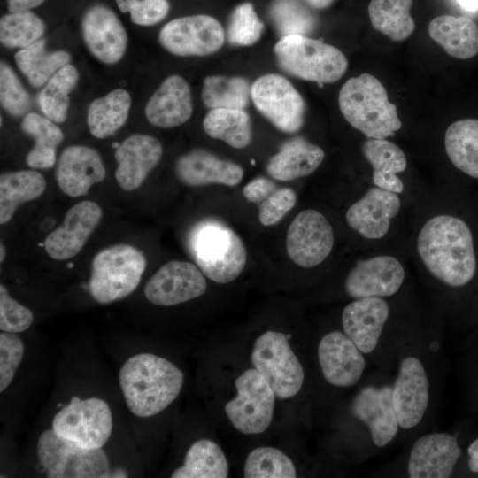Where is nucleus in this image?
<instances>
[{"label": "nucleus", "instance_id": "f257e3e1", "mask_svg": "<svg viewBox=\"0 0 478 478\" xmlns=\"http://www.w3.org/2000/svg\"><path fill=\"white\" fill-rule=\"evenodd\" d=\"M413 246L424 273L438 284L460 288L476 273L474 236L458 216L439 209L426 213L417 225Z\"/></svg>", "mask_w": 478, "mask_h": 478}, {"label": "nucleus", "instance_id": "f03ea898", "mask_svg": "<svg viewBox=\"0 0 478 478\" xmlns=\"http://www.w3.org/2000/svg\"><path fill=\"white\" fill-rule=\"evenodd\" d=\"M184 375L168 359L151 353L129 358L119 373V382L128 410L135 416H154L179 396Z\"/></svg>", "mask_w": 478, "mask_h": 478}, {"label": "nucleus", "instance_id": "7ed1b4c3", "mask_svg": "<svg viewBox=\"0 0 478 478\" xmlns=\"http://www.w3.org/2000/svg\"><path fill=\"white\" fill-rule=\"evenodd\" d=\"M338 102L344 119L366 138L386 139L402 127L397 106L370 73L350 78L340 90Z\"/></svg>", "mask_w": 478, "mask_h": 478}, {"label": "nucleus", "instance_id": "20e7f679", "mask_svg": "<svg viewBox=\"0 0 478 478\" xmlns=\"http://www.w3.org/2000/svg\"><path fill=\"white\" fill-rule=\"evenodd\" d=\"M189 255L203 274L217 283L236 279L246 264V249L242 239L218 220H204L187 236Z\"/></svg>", "mask_w": 478, "mask_h": 478}, {"label": "nucleus", "instance_id": "39448f33", "mask_svg": "<svg viewBox=\"0 0 478 478\" xmlns=\"http://www.w3.org/2000/svg\"><path fill=\"white\" fill-rule=\"evenodd\" d=\"M274 53L285 72L320 86L341 79L348 67L340 50L301 35L282 36L274 46Z\"/></svg>", "mask_w": 478, "mask_h": 478}, {"label": "nucleus", "instance_id": "423d86ee", "mask_svg": "<svg viewBox=\"0 0 478 478\" xmlns=\"http://www.w3.org/2000/svg\"><path fill=\"white\" fill-rule=\"evenodd\" d=\"M146 267L143 252L128 244L104 249L94 258L89 290L95 301L109 304L131 294Z\"/></svg>", "mask_w": 478, "mask_h": 478}, {"label": "nucleus", "instance_id": "0eeeda50", "mask_svg": "<svg viewBox=\"0 0 478 478\" xmlns=\"http://www.w3.org/2000/svg\"><path fill=\"white\" fill-rule=\"evenodd\" d=\"M37 456L49 478L111 477L110 461L102 448L82 447L60 436L53 429L40 435Z\"/></svg>", "mask_w": 478, "mask_h": 478}, {"label": "nucleus", "instance_id": "6e6552de", "mask_svg": "<svg viewBox=\"0 0 478 478\" xmlns=\"http://www.w3.org/2000/svg\"><path fill=\"white\" fill-rule=\"evenodd\" d=\"M290 337L266 331L255 341L251 356L254 368L281 399L296 396L305 379L303 366L289 343Z\"/></svg>", "mask_w": 478, "mask_h": 478}, {"label": "nucleus", "instance_id": "1a4fd4ad", "mask_svg": "<svg viewBox=\"0 0 478 478\" xmlns=\"http://www.w3.org/2000/svg\"><path fill=\"white\" fill-rule=\"evenodd\" d=\"M52 429L82 447L102 448L112 434V412L101 398L73 397L54 415Z\"/></svg>", "mask_w": 478, "mask_h": 478}, {"label": "nucleus", "instance_id": "9d476101", "mask_svg": "<svg viewBox=\"0 0 478 478\" xmlns=\"http://www.w3.org/2000/svg\"><path fill=\"white\" fill-rule=\"evenodd\" d=\"M236 396L225 405V412L236 430L260 434L272 422L275 394L255 369L245 370L235 382Z\"/></svg>", "mask_w": 478, "mask_h": 478}, {"label": "nucleus", "instance_id": "9b49d317", "mask_svg": "<svg viewBox=\"0 0 478 478\" xmlns=\"http://www.w3.org/2000/svg\"><path fill=\"white\" fill-rule=\"evenodd\" d=\"M405 277V266L396 255L372 254L354 263L344 280V290L352 299L387 298L401 289Z\"/></svg>", "mask_w": 478, "mask_h": 478}, {"label": "nucleus", "instance_id": "f8f14e48", "mask_svg": "<svg viewBox=\"0 0 478 478\" xmlns=\"http://www.w3.org/2000/svg\"><path fill=\"white\" fill-rule=\"evenodd\" d=\"M251 96L258 112L278 129L294 133L303 126L304 100L284 77L274 73L260 76L251 88Z\"/></svg>", "mask_w": 478, "mask_h": 478}, {"label": "nucleus", "instance_id": "ddd939ff", "mask_svg": "<svg viewBox=\"0 0 478 478\" xmlns=\"http://www.w3.org/2000/svg\"><path fill=\"white\" fill-rule=\"evenodd\" d=\"M332 225L320 211L305 209L292 220L287 232L286 249L298 266L312 268L320 265L333 251Z\"/></svg>", "mask_w": 478, "mask_h": 478}, {"label": "nucleus", "instance_id": "4468645a", "mask_svg": "<svg viewBox=\"0 0 478 478\" xmlns=\"http://www.w3.org/2000/svg\"><path fill=\"white\" fill-rule=\"evenodd\" d=\"M158 39L173 55L208 56L222 47L225 33L213 17L199 14L171 20L161 28Z\"/></svg>", "mask_w": 478, "mask_h": 478}, {"label": "nucleus", "instance_id": "2eb2a0df", "mask_svg": "<svg viewBox=\"0 0 478 478\" xmlns=\"http://www.w3.org/2000/svg\"><path fill=\"white\" fill-rule=\"evenodd\" d=\"M402 207L401 195L373 185L348 207L345 221L366 241H380L389 234Z\"/></svg>", "mask_w": 478, "mask_h": 478}, {"label": "nucleus", "instance_id": "dca6fc26", "mask_svg": "<svg viewBox=\"0 0 478 478\" xmlns=\"http://www.w3.org/2000/svg\"><path fill=\"white\" fill-rule=\"evenodd\" d=\"M392 386V400L399 427L409 430L423 420L430 399V382L421 359L404 357Z\"/></svg>", "mask_w": 478, "mask_h": 478}, {"label": "nucleus", "instance_id": "f3484780", "mask_svg": "<svg viewBox=\"0 0 478 478\" xmlns=\"http://www.w3.org/2000/svg\"><path fill=\"white\" fill-rule=\"evenodd\" d=\"M207 289L197 266L173 260L163 265L144 287L145 297L153 305L171 306L202 296Z\"/></svg>", "mask_w": 478, "mask_h": 478}, {"label": "nucleus", "instance_id": "a211bd4d", "mask_svg": "<svg viewBox=\"0 0 478 478\" xmlns=\"http://www.w3.org/2000/svg\"><path fill=\"white\" fill-rule=\"evenodd\" d=\"M365 354L343 332L327 333L318 345V359L324 379L339 388L354 386L366 366Z\"/></svg>", "mask_w": 478, "mask_h": 478}, {"label": "nucleus", "instance_id": "6ab92c4d", "mask_svg": "<svg viewBox=\"0 0 478 478\" xmlns=\"http://www.w3.org/2000/svg\"><path fill=\"white\" fill-rule=\"evenodd\" d=\"M103 217L100 206L92 201H81L66 213L62 224L44 241L46 253L55 260H66L77 255Z\"/></svg>", "mask_w": 478, "mask_h": 478}, {"label": "nucleus", "instance_id": "aec40b11", "mask_svg": "<svg viewBox=\"0 0 478 478\" xmlns=\"http://www.w3.org/2000/svg\"><path fill=\"white\" fill-rule=\"evenodd\" d=\"M462 454L457 439L445 432L425 434L413 443L408 461L411 478H448Z\"/></svg>", "mask_w": 478, "mask_h": 478}, {"label": "nucleus", "instance_id": "412c9836", "mask_svg": "<svg viewBox=\"0 0 478 478\" xmlns=\"http://www.w3.org/2000/svg\"><path fill=\"white\" fill-rule=\"evenodd\" d=\"M351 412L368 427L376 447L388 445L397 436L400 427L393 405L391 385H368L361 389L352 400Z\"/></svg>", "mask_w": 478, "mask_h": 478}, {"label": "nucleus", "instance_id": "4be33fe9", "mask_svg": "<svg viewBox=\"0 0 478 478\" xmlns=\"http://www.w3.org/2000/svg\"><path fill=\"white\" fill-rule=\"evenodd\" d=\"M81 33L84 42L99 61L119 62L127 46V35L117 15L101 4L90 7L83 15Z\"/></svg>", "mask_w": 478, "mask_h": 478}, {"label": "nucleus", "instance_id": "5701e85b", "mask_svg": "<svg viewBox=\"0 0 478 478\" xmlns=\"http://www.w3.org/2000/svg\"><path fill=\"white\" fill-rule=\"evenodd\" d=\"M390 316V305L384 297L353 299L342 312L343 331L365 354L378 346Z\"/></svg>", "mask_w": 478, "mask_h": 478}, {"label": "nucleus", "instance_id": "b1692460", "mask_svg": "<svg viewBox=\"0 0 478 478\" xmlns=\"http://www.w3.org/2000/svg\"><path fill=\"white\" fill-rule=\"evenodd\" d=\"M55 174L59 189L69 197H78L86 195L92 185L104 181L106 172L96 150L72 145L60 154Z\"/></svg>", "mask_w": 478, "mask_h": 478}, {"label": "nucleus", "instance_id": "393cba45", "mask_svg": "<svg viewBox=\"0 0 478 478\" xmlns=\"http://www.w3.org/2000/svg\"><path fill=\"white\" fill-rule=\"evenodd\" d=\"M162 153L160 142L153 136L136 134L126 138L115 151V179L119 186L126 191L137 189L159 162Z\"/></svg>", "mask_w": 478, "mask_h": 478}, {"label": "nucleus", "instance_id": "a878e982", "mask_svg": "<svg viewBox=\"0 0 478 478\" xmlns=\"http://www.w3.org/2000/svg\"><path fill=\"white\" fill-rule=\"evenodd\" d=\"M178 179L185 185L199 187L209 184L237 185L243 177L241 166L201 149L180 157L174 166Z\"/></svg>", "mask_w": 478, "mask_h": 478}, {"label": "nucleus", "instance_id": "bb28decb", "mask_svg": "<svg viewBox=\"0 0 478 478\" xmlns=\"http://www.w3.org/2000/svg\"><path fill=\"white\" fill-rule=\"evenodd\" d=\"M148 121L158 127H178L189 120L193 104L189 86L180 75L167 77L145 106Z\"/></svg>", "mask_w": 478, "mask_h": 478}, {"label": "nucleus", "instance_id": "cd10ccee", "mask_svg": "<svg viewBox=\"0 0 478 478\" xmlns=\"http://www.w3.org/2000/svg\"><path fill=\"white\" fill-rule=\"evenodd\" d=\"M362 153L372 167L373 185L402 196L405 187L398 174L407 168L403 150L387 138H367Z\"/></svg>", "mask_w": 478, "mask_h": 478}, {"label": "nucleus", "instance_id": "c85d7f7f", "mask_svg": "<svg viewBox=\"0 0 478 478\" xmlns=\"http://www.w3.org/2000/svg\"><path fill=\"white\" fill-rule=\"evenodd\" d=\"M324 150L303 137L284 143L267 166V173L277 181H292L313 173L323 162Z\"/></svg>", "mask_w": 478, "mask_h": 478}, {"label": "nucleus", "instance_id": "c756f323", "mask_svg": "<svg viewBox=\"0 0 478 478\" xmlns=\"http://www.w3.org/2000/svg\"><path fill=\"white\" fill-rule=\"evenodd\" d=\"M430 37L449 55L467 59L478 53V26L471 19L441 15L428 25Z\"/></svg>", "mask_w": 478, "mask_h": 478}, {"label": "nucleus", "instance_id": "7c9ffc66", "mask_svg": "<svg viewBox=\"0 0 478 478\" xmlns=\"http://www.w3.org/2000/svg\"><path fill=\"white\" fill-rule=\"evenodd\" d=\"M444 149L457 169L478 179V120L463 119L451 123L444 134Z\"/></svg>", "mask_w": 478, "mask_h": 478}, {"label": "nucleus", "instance_id": "2f4dec72", "mask_svg": "<svg viewBox=\"0 0 478 478\" xmlns=\"http://www.w3.org/2000/svg\"><path fill=\"white\" fill-rule=\"evenodd\" d=\"M46 181L38 172L21 170L0 176V223L9 222L18 207L39 197L45 190Z\"/></svg>", "mask_w": 478, "mask_h": 478}, {"label": "nucleus", "instance_id": "473e14b6", "mask_svg": "<svg viewBox=\"0 0 478 478\" xmlns=\"http://www.w3.org/2000/svg\"><path fill=\"white\" fill-rule=\"evenodd\" d=\"M130 106V95L122 89H116L95 99L87 113V124L91 135L99 139L113 135L126 123Z\"/></svg>", "mask_w": 478, "mask_h": 478}, {"label": "nucleus", "instance_id": "72a5a7b5", "mask_svg": "<svg viewBox=\"0 0 478 478\" xmlns=\"http://www.w3.org/2000/svg\"><path fill=\"white\" fill-rule=\"evenodd\" d=\"M21 127L35 139V145L26 157L27 165L32 168H51L56 162L57 148L64 139L60 127L35 112L24 117Z\"/></svg>", "mask_w": 478, "mask_h": 478}, {"label": "nucleus", "instance_id": "f704fd0d", "mask_svg": "<svg viewBox=\"0 0 478 478\" xmlns=\"http://www.w3.org/2000/svg\"><path fill=\"white\" fill-rule=\"evenodd\" d=\"M46 41L39 39L15 54V62L29 83L39 88L63 66L68 65L70 55L65 50L48 51Z\"/></svg>", "mask_w": 478, "mask_h": 478}, {"label": "nucleus", "instance_id": "c9c22d12", "mask_svg": "<svg viewBox=\"0 0 478 478\" xmlns=\"http://www.w3.org/2000/svg\"><path fill=\"white\" fill-rule=\"evenodd\" d=\"M228 465L224 452L213 441L201 439L188 450L183 465L175 469L173 478H226Z\"/></svg>", "mask_w": 478, "mask_h": 478}, {"label": "nucleus", "instance_id": "e433bc0d", "mask_svg": "<svg viewBox=\"0 0 478 478\" xmlns=\"http://www.w3.org/2000/svg\"><path fill=\"white\" fill-rule=\"evenodd\" d=\"M413 0H371L368 14L374 29L396 42L404 41L414 31L410 13Z\"/></svg>", "mask_w": 478, "mask_h": 478}, {"label": "nucleus", "instance_id": "4c0bfd02", "mask_svg": "<svg viewBox=\"0 0 478 478\" xmlns=\"http://www.w3.org/2000/svg\"><path fill=\"white\" fill-rule=\"evenodd\" d=\"M204 132L233 148L243 149L251 141L250 116L240 109H212L203 121Z\"/></svg>", "mask_w": 478, "mask_h": 478}, {"label": "nucleus", "instance_id": "58836bf2", "mask_svg": "<svg viewBox=\"0 0 478 478\" xmlns=\"http://www.w3.org/2000/svg\"><path fill=\"white\" fill-rule=\"evenodd\" d=\"M251 88L242 77L210 75L204 81L201 97L210 109L243 110L249 104Z\"/></svg>", "mask_w": 478, "mask_h": 478}, {"label": "nucleus", "instance_id": "ea45409f", "mask_svg": "<svg viewBox=\"0 0 478 478\" xmlns=\"http://www.w3.org/2000/svg\"><path fill=\"white\" fill-rule=\"evenodd\" d=\"M78 79L77 69L69 64L50 79L38 97L39 105L47 118L56 123L66 120L70 104L68 95L74 89Z\"/></svg>", "mask_w": 478, "mask_h": 478}, {"label": "nucleus", "instance_id": "a19ab883", "mask_svg": "<svg viewBox=\"0 0 478 478\" xmlns=\"http://www.w3.org/2000/svg\"><path fill=\"white\" fill-rule=\"evenodd\" d=\"M44 23L29 11L10 12L0 19V41L8 48L25 49L42 35Z\"/></svg>", "mask_w": 478, "mask_h": 478}, {"label": "nucleus", "instance_id": "79ce46f5", "mask_svg": "<svg viewBox=\"0 0 478 478\" xmlns=\"http://www.w3.org/2000/svg\"><path fill=\"white\" fill-rule=\"evenodd\" d=\"M243 475L246 478H294L297 471L284 452L274 447L262 446L247 456Z\"/></svg>", "mask_w": 478, "mask_h": 478}, {"label": "nucleus", "instance_id": "37998d69", "mask_svg": "<svg viewBox=\"0 0 478 478\" xmlns=\"http://www.w3.org/2000/svg\"><path fill=\"white\" fill-rule=\"evenodd\" d=\"M270 13L282 36L305 35L314 27L312 15L296 0H275L271 6Z\"/></svg>", "mask_w": 478, "mask_h": 478}, {"label": "nucleus", "instance_id": "c03bdc74", "mask_svg": "<svg viewBox=\"0 0 478 478\" xmlns=\"http://www.w3.org/2000/svg\"><path fill=\"white\" fill-rule=\"evenodd\" d=\"M263 27L252 4H242L231 14L227 27V41L237 46L252 45L260 38Z\"/></svg>", "mask_w": 478, "mask_h": 478}, {"label": "nucleus", "instance_id": "a18cd8bd", "mask_svg": "<svg viewBox=\"0 0 478 478\" xmlns=\"http://www.w3.org/2000/svg\"><path fill=\"white\" fill-rule=\"evenodd\" d=\"M0 101L4 110L19 116L30 107V96L12 69L4 62L0 64Z\"/></svg>", "mask_w": 478, "mask_h": 478}, {"label": "nucleus", "instance_id": "49530a36", "mask_svg": "<svg viewBox=\"0 0 478 478\" xmlns=\"http://www.w3.org/2000/svg\"><path fill=\"white\" fill-rule=\"evenodd\" d=\"M25 351L24 343L16 333L0 334V392L12 383Z\"/></svg>", "mask_w": 478, "mask_h": 478}, {"label": "nucleus", "instance_id": "de8ad7c7", "mask_svg": "<svg viewBox=\"0 0 478 478\" xmlns=\"http://www.w3.org/2000/svg\"><path fill=\"white\" fill-rule=\"evenodd\" d=\"M30 309L14 300L6 288L0 285V329L4 332L20 333L33 323Z\"/></svg>", "mask_w": 478, "mask_h": 478}, {"label": "nucleus", "instance_id": "09e8293b", "mask_svg": "<svg viewBox=\"0 0 478 478\" xmlns=\"http://www.w3.org/2000/svg\"><path fill=\"white\" fill-rule=\"evenodd\" d=\"M122 12H129L132 22L140 26L158 23L167 15V0H116Z\"/></svg>", "mask_w": 478, "mask_h": 478}, {"label": "nucleus", "instance_id": "8fccbe9b", "mask_svg": "<svg viewBox=\"0 0 478 478\" xmlns=\"http://www.w3.org/2000/svg\"><path fill=\"white\" fill-rule=\"evenodd\" d=\"M297 195L289 188L277 189L259 204L258 220L263 226L277 224L296 204Z\"/></svg>", "mask_w": 478, "mask_h": 478}, {"label": "nucleus", "instance_id": "3c124183", "mask_svg": "<svg viewBox=\"0 0 478 478\" xmlns=\"http://www.w3.org/2000/svg\"><path fill=\"white\" fill-rule=\"evenodd\" d=\"M276 189L277 187L272 181L258 177L244 186L243 194L249 202L260 204Z\"/></svg>", "mask_w": 478, "mask_h": 478}, {"label": "nucleus", "instance_id": "603ef678", "mask_svg": "<svg viewBox=\"0 0 478 478\" xmlns=\"http://www.w3.org/2000/svg\"><path fill=\"white\" fill-rule=\"evenodd\" d=\"M44 0H8L10 12L29 11L40 5Z\"/></svg>", "mask_w": 478, "mask_h": 478}, {"label": "nucleus", "instance_id": "864d4df0", "mask_svg": "<svg viewBox=\"0 0 478 478\" xmlns=\"http://www.w3.org/2000/svg\"><path fill=\"white\" fill-rule=\"evenodd\" d=\"M469 456L468 467L474 473H478V438L475 439L467 448Z\"/></svg>", "mask_w": 478, "mask_h": 478}, {"label": "nucleus", "instance_id": "5fc2aeb1", "mask_svg": "<svg viewBox=\"0 0 478 478\" xmlns=\"http://www.w3.org/2000/svg\"><path fill=\"white\" fill-rule=\"evenodd\" d=\"M465 10L474 12L478 11V0H457Z\"/></svg>", "mask_w": 478, "mask_h": 478}, {"label": "nucleus", "instance_id": "6e6d98bb", "mask_svg": "<svg viewBox=\"0 0 478 478\" xmlns=\"http://www.w3.org/2000/svg\"><path fill=\"white\" fill-rule=\"evenodd\" d=\"M310 6L315 9H325L328 7L334 0H305Z\"/></svg>", "mask_w": 478, "mask_h": 478}, {"label": "nucleus", "instance_id": "4d7b16f0", "mask_svg": "<svg viewBox=\"0 0 478 478\" xmlns=\"http://www.w3.org/2000/svg\"><path fill=\"white\" fill-rule=\"evenodd\" d=\"M0 250V262H3L5 257V248L3 243H1Z\"/></svg>", "mask_w": 478, "mask_h": 478}]
</instances>
